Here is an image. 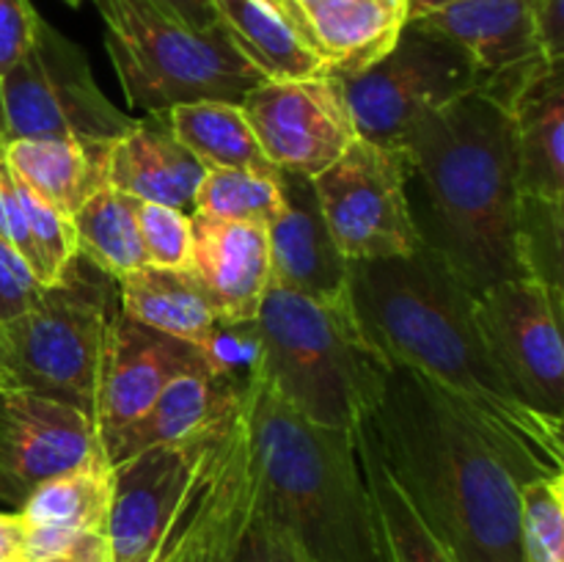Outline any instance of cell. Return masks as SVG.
<instances>
[{"mask_svg": "<svg viewBox=\"0 0 564 562\" xmlns=\"http://www.w3.org/2000/svg\"><path fill=\"white\" fill-rule=\"evenodd\" d=\"M220 428H224V424H220ZM202 474H198V479L193 483L180 516L174 518V523H171L169 532H165L163 543H160L152 562H198V534H202Z\"/></svg>", "mask_w": 564, "mask_h": 562, "instance_id": "36", "label": "cell"}, {"mask_svg": "<svg viewBox=\"0 0 564 562\" xmlns=\"http://www.w3.org/2000/svg\"><path fill=\"white\" fill-rule=\"evenodd\" d=\"M25 523L17 512H0V562H20Z\"/></svg>", "mask_w": 564, "mask_h": 562, "instance_id": "40", "label": "cell"}, {"mask_svg": "<svg viewBox=\"0 0 564 562\" xmlns=\"http://www.w3.org/2000/svg\"><path fill=\"white\" fill-rule=\"evenodd\" d=\"M350 303L386 361L435 386L488 439L518 485L564 474L562 422L512 391L485 345L474 292L433 248L350 262Z\"/></svg>", "mask_w": 564, "mask_h": 562, "instance_id": "1", "label": "cell"}, {"mask_svg": "<svg viewBox=\"0 0 564 562\" xmlns=\"http://www.w3.org/2000/svg\"><path fill=\"white\" fill-rule=\"evenodd\" d=\"M518 193L564 198V69L540 64L507 102Z\"/></svg>", "mask_w": 564, "mask_h": 562, "instance_id": "21", "label": "cell"}, {"mask_svg": "<svg viewBox=\"0 0 564 562\" xmlns=\"http://www.w3.org/2000/svg\"><path fill=\"white\" fill-rule=\"evenodd\" d=\"M281 187L284 209L268 226L270 287L317 301H341L350 295V262L330 237L314 182L281 171Z\"/></svg>", "mask_w": 564, "mask_h": 562, "instance_id": "17", "label": "cell"}, {"mask_svg": "<svg viewBox=\"0 0 564 562\" xmlns=\"http://www.w3.org/2000/svg\"><path fill=\"white\" fill-rule=\"evenodd\" d=\"M516 262L521 279L564 303V198L518 193Z\"/></svg>", "mask_w": 564, "mask_h": 562, "instance_id": "29", "label": "cell"}, {"mask_svg": "<svg viewBox=\"0 0 564 562\" xmlns=\"http://www.w3.org/2000/svg\"><path fill=\"white\" fill-rule=\"evenodd\" d=\"M527 562H564V474L518 485Z\"/></svg>", "mask_w": 564, "mask_h": 562, "instance_id": "32", "label": "cell"}, {"mask_svg": "<svg viewBox=\"0 0 564 562\" xmlns=\"http://www.w3.org/2000/svg\"><path fill=\"white\" fill-rule=\"evenodd\" d=\"M364 435L455 562H527L518 483L482 433L413 369L391 364Z\"/></svg>", "mask_w": 564, "mask_h": 562, "instance_id": "2", "label": "cell"}, {"mask_svg": "<svg viewBox=\"0 0 564 562\" xmlns=\"http://www.w3.org/2000/svg\"><path fill=\"white\" fill-rule=\"evenodd\" d=\"M240 108L264 158L279 171L308 180L358 138L345 88L334 75L262 80L240 99Z\"/></svg>", "mask_w": 564, "mask_h": 562, "instance_id": "12", "label": "cell"}, {"mask_svg": "<svg viewBox=\"0 0 564 562\" xmlns=\"http://www.w3.org/2000/svg\"><path fill=\"white\" fill-rule=\"evenodd\" d=\"M474 314L496 367L532 411L564 417V303L529 279H507L474 295Z\"/></svg>", "mask_w": 564, "mask_h": 562, "instance_id": "11", "label": "cell"}, {"mask_svg": "<svg viewBox=\"0 0 564 562\" xmlns=\"http://www.w3.org/2000/svg\"><path fill=\"white\" fill-rule=\"evenodd\" d=\"M413 20L460 44L485 77L543 55L532 0H449Z\"/></svg>", "mask_w": 564, "mask_h": 562, "instance_id": "23", "label": "cell"}, {"mask_svg": "<svg viewBox=\"0 0 564 562\" xmlns=\"http://www.w3.org/2000/svg\"><path fill=\"white\" fill-rule=\"evenodd\" d=\"M116 284L121 314L193 345L215 369L251 372L257 361L253 323H229L191 270L147 264Z\"/></svg>", "mask_w": 564, "mask_h": 562, "instance_id": "15", "label": "cell"}, {"mask_svg": "<svg viewBox=\"0 0 564 562\" xmlns=\"http://www.w3.org/2000/svg\"><path fill=\"white\" fill-rule=\"evenodd\" d=\"M339 80L356 136L402 152L424 116L482 88L485 75L460 44L408 20L389 53Z\"/></svg>", "mask_w": 564, "mask_h": 562, "instance_id": "8", "label": "cell"}, {"mask_svg": "<svg viewBox=\"0 0 564 562\" xmlns=\"http://www.w3.org/2000/svg\"><path fill=\"white\" fill-rule=\"evenodd\" d=\"M102 562H108V560H102Z\"/></svg>", "mask_w": 564, "mask_h": 562, "instance_id": "45", "label": "cell"}, {"mask_svg": "<svg viewBox=\"0 0 564 562\" xmlns=\"http://www.w3.org/2000/svg\"><path fill=\"white\" fill-rule=\"evenodd\" d=\"M204 165L171 132L165 114H147L108 149V185L141 202L193 215Z\"/></svg>", "mask_w": 564, "mask_h": 562, "instance_id": "20", "label": "cell"}, {"mask_svg": "<svg viewBox=\"0 0 564 562\" xmlns=\"http://www.w3.org/2000/svg\"><path fill=\"white\" fill-rule=\"evenodd\" d=\"M110 143L77 141V138H14L3 141L11 171L42 202L75 218L77 209L108 187Z\"/></svg>", "mask_w": 564, "mask_h": 562, "instance_id": "24", "label": "cell"}, {"mask_svg": "<svg viewBox=\"0 0 564 562\" xmlns=\"http://www.w3.org/2000/svg\"><path fill=\"white\" fill-rule=\"evenodd\" d=\"M312 182L347 262L411 257L424 246L408 196V158L400 149L356 138Z\"/></svg>", "mask_w": 564, "mask_h": 562, "instance_id": "10", "label": "cell"}, {"mask_svg": "<svg viewBox=\"0 0 564 562\" xmlns=\"http://www.w3.org/2000/svg\"><path fill=\"white\" fill-rule=\"evenodd\" d=\"M127 105L160 114L174 105L240 102L264 80L220 25L196 31L152 0H94Z\"/></svg>", "mask_w": 564, "mask_h": 562, "instance_id": "6", "label": "cell"}, {"mask_svg": "<svg viewBox=\"0 0 564 562\" xmlns=\"http://www.w3.org/2000/svg\"><path fill=\"white\" fill-rule=\"evenodd\" d=\"M39 20L31 0H0V77L31 47Z\"/></svg>", "mask_w": 564, "mask_h": 562, "instance_id": "37", "label": "cell"}, {"mask_svg": "<svg viewBox=\"0 0 564 562\" xmlns=\"http://www.w3.org/2000/svg\"><path fill=\"white\" fill-rule=\"evenodd\" d=\"M257 496L312 562H389L356 433L314 424L248 372Z\"/></svg>", "mask_w": 564, "mask_h": 562, "instance_id": "4", "label": "cell"}, {"mask_svg": "<svg viewBox=\"0 0 564 562\" xmlns=\"http://www.w3.org/2000/svg\"><path fill=\"white\" fill-rule=\"evenodd\" d=\"M358 455H361L364 474H367L369 490H372L375 510H378L380 532H383L386 551H389V562H455L438 543L433 534L422 527L416 512L411 510L402 490L397 488L391 474L386 472L383 461L367 435L356 430Z\"/></svg>", "mask_w": 564, "mask_h": 562, "instance_id": "30", "label": "cell"}, {"mask_svg": "<svg viewBox=\"0 0 564 562\" xmlns=\"http://www.w3.org/2000/svg\"><path fill=\"white\" fill-rule=\"evenodd\" d=\"M218 25L264 80L328 75L323 58L268 0H213Z\"/></svg>", "mask_w": 564, "mask_h": 562, "instance_id": "25", "label": "cell"}, {"mask_svg": "<svg viewBox=\"0 0 564 562\" xmlns=\"http://www.w3.org/2000/svg\"><path fill=\"white\" fill-rule=\"evenodd\" d=\"M132 213H135L147 264H152V268L187 270L193 246L191 215L182 213V209L165 207V204L141 202V198H132Z\"/></svg>", "mask_w": 564, "mask_h": 562, "instance_id": "33", "label": "cell"}, {"mask_svg": "<svg viewBox=\"0 0 564 562\" xmlns=\"http://www.w3.org/2000/svg\"><path fill=\"white\" fill-rule=\"evenodd\" d=\"M444 3H449V0H408V20L427 14V11L438 9V6Z\"/></svg>", "mask_w": 564, "mask_h": 562, "instance_id": "42", "label": "cell"}, {"mask_svg": "<svg viewBox=\"0 0 564 562\" xmlns=\"http://www.w3.org/2000/svg\"><path fill=\"white\" fill-rule=\"evenodd\" d=\"M270 6H273L275 11H279L281 17H284L286 22H290L292 28H295L297 33H301V39L303 42L308 44V31H306V22H303V17H301V9H297L295 6V0H268ZM308 47H312V44H308ZM314 50V47H312Z\"/></svg>", "mask_w": 564, "mask_h": 562, "instance_id": "41", "label": "cell"}, {"mask_svg": "<svg viewBox=\"0 0 564 562\" xmlns=\"http://www.w3.org/2000/svg\"><path fill=\"white\" fill-rule=\"evenodd\" d=\"M191 270L229 323H253L270 290L268 226L191 215Z\"/></svg>", "mask_w": 564, "mask_h": 562, "instance_id": "18", "label": "cell"}, {"mask_svg": "<svg viewBox=\"0 0 564 562\" xmlns=\"http://www.w3.org/2000/svg\"><path fill=\"white\" fill-rule=\"evenodd\" d=\"M77 240V257L91 268L119 281L135 270L147 268L141 235H138L132 198L116 187H102L94 193L72 218Z\"/></svg>", "mask_w": 564, "mask_h": 562, "instance_id": "28", "label": "cell"}, {"mask_svg": "<svg viewBox=\"0 0 564 562\" xmlns=\"http://www.w3.org/2000/svg\"><path fill=\"white\" fill-rule=\"evenodd\" d=\"M0 141H3V105H0Z\"/></svg>", "mask_w": 564, "mask_h": 562, "instance_id": "43", "label": "cell"}, {"mask_svg": "<svg viewBox=\"0 0 564 562\" xmlns=\"http://www.w3.org/2000/svg\"><path fill=\"white\" fill-rule=\"evenodd\" d=\"M408 180L419 182L427 224L419 235L477 295L521 279L516 262V149L510 114L471 91L424 116L405 143Z\"/></svg>", "mask_w": 564, "mask_h": 562, "instance_id": "3", "label": "cell"}, {"mask_svg": "<svg viewBox=\"0 0 564 562\" xmlns=\"http://www.w3.org/2000/svg\"><path fill=\"white\" fill-rule=\"evenodd\" d=\"M308 44L334 77H350L386 55L408 22V0H295Z\"/></svg>", "mask_w": 564, "mask_h": 562, "instance_id": "22", "label": "cell"}, {"mask_svg": "<svg viewBox=\"0 0 564 562\" xmlns=\"http://www.w3.org/2000/svg\"><path fill=\"white\" fill-rule=\"evenodd\" d=\"M3 141L77 138L108 143L138 125L94 80L80 44L39 20L31 47L0 77Z\"/></svg>", "mask_w": 564, "mask_h": 562, "instance_id": "9", "label": "cell"}, {"mask_svg": "<svg viewBox=\"0 0 564 562\" xmlns=\"http://www.w3.org/2000/svg\"><path fill=\"white\" fill-rule=\"evenodd\" d=\"M202 364L209 361L196 347L135 323L119 309L105 345L94 400V428L105 455L121 430L147 413L169 380Z\"/></svg>", "mask_w": 564, "mask_h": 562, "instance_id": "16", "label": "cell"}, {"mask_svg": "<svg viewBox=\"0 0 564 562\" xmlns=\"http://www.w3.org/2000/svg\"><path fill=\"white\" fill-rule=\"evenodd\" d=\"M44 284L20 251L0 240V325L31 312L42 298Z\"/></svg>", "mask_w": 564, "mask_h": 562, "instance_id": "35", "label": "cell"}, {"mask_svg": "<svg viewBox=\"0 0 564 562\" xmlns=\"http://www.w3.org/2000/svg\"><path fill=\"white\" fill-rule=\"evenodd\" d=\"M110 505V466L105 457L83 468L58 474L28 494L17 507L25 527L102 532Z\"/></svg>", "mask_w": 564, "mask_h": 562, "instance_id": "27", "label": "cell"}, {"mask_svg": "<svg viewBox=\"0 0 564 562\" xmlns=\"http://www.w3.org/2000/svg\"><path fill=\"white\" fill-rule=\"evenodd\" d=\"M220 424L191 444L152 446L110 466V505L105 523L110 562H152L202 474Z\"/></svg>", "mask_w": 564, "mask_h": 562, "instance_id": "13", "label": "cell"}, {"mask_svg": "<svg viewBox=\"0 0 564 562\" xmlns=\"http://www.w3.org/2000/svg\"><path fill=\"white\" fill-rule=\"evenodd\" d=\"M246 391L248 375L215 369L213 364L187 369L169 380L141 419L121 430L105 461L108 466H116L152 446L191 444L204 439L242 406Z\"/></svg>", "mask_w": 564, "mask_h": 562, "instance_id": "19", "label": "cell"}, {"mask_svg": "<svg viewBox=\"0 0 564 562\" xmlns=\"http://www.w3.org/2000/svg\"><path fill=\"white\" fill-rule=\"evenodd\" d=\"M99 457L105 452L91 417L33 391L0 389V494L11 505Z\"/></svg>", "mask_w": 564, "mask_h": 562, "instance_id": "14", "label": "cell"}, {"mask_svg": "<svg viewBox=\"0 0 564 562\" xmlns=\"http://www.w3.org/2000/svg\"><path fill=\"white\" fill-rule=\"evenodd\" d=\"M281 209H284L281 171L262 174L248 169H207L196 191L193 213L270 226Z\"/></svg>", "mask_w": 564, "mask_h": 562, "instance_id": "31", "label": "cell"}, {"mask_svg": "<svg viewBox=\"0 0 564 562\" xmlns=\"http://www.w3.org/2000/svg\"><path fill=\"white\" fill-rule=\"evenodd\" d=\"M152 3L196 31H209L218 25L213 0H152Z\"/></svg>", "mask_w": 564, "mask_h": 562, "instance_id": "39", "label": "cell"}, {"mask_svg": "<svg viewBox=\"0 0 564 562\" xmlns=\"http://www.w3.org/2000/svg\"><path fill=\"white\" fill-rule=\"evenodd\" d=\"M235 562H312V556L257 496Z\"/></svg>", "mask_w": 564, "mask_h": 562, "instance_id": "34", "label": "cell"}, {"mask_svg": "<svg viewBox=\"0 0 564 562\" xmlns=\"http://www.w3.org/2000/svg\"><path fill=\"white\" fill-rule=\"evenodd\" d=\"M64 3H66V6H75V9H77V6H80L83 0H64Z\"/></svg>", "mask_w": 564, "mask_h": 562, "instance_id": "44", "label": "cell"}, {"mask_svg": "<svg viewBox=\"0 0 564 562\" xmlns=\"http://www.w3.org/2000/svg\"><path fill=\"white\" fill-rule=\"evenodd\" d=\"M540 53L554 64L564 61V0H532Z\"/></svg>", "mask_w": 564, "mask_h": 562, "instance_id": "38", "label": "cell"}, {"mask_svg": "<svg viewBox=\"0 0 564 562\" xmlns=\"http://www.w3.org/2000/svg\"><path fill=\"white\" fill-rule=\"evenodd\" d=\"M119 284L75 257L31 312L0 325V389L33 391L94 419Z\"/></svg>", "mask_w": 564, "mask_h": 562, "instance_id": "7", "label": "cell"}, {"mask_svg": "<svg viewBox=\"0 0 564 562\" xmlns=\"http://www.w3.org/2000/svg\"><path fill=\"white\" fill-rule=\"evenodd\" d=\"M253 331V367L292 411L350 433L367 422L391 364L358 323L350 295L317 301L270 287Z\"/></svg>", "mask_w": 564, "mask_h": 562, "instance_id": "5", "label": "cell"}, {"mask_svg": "<svg viewBox=\"0 0 564 562\" xmlns=\"http://www.w3.org/2000/svg\"><path fill=\"white\" fill-rule=\"evenodd\" d=\"M163 114L171 132L204 169H248L279 174V169L264 158L240 102L204 99V102L174 105Z\"/></svg>", "mask_w": 564, "mask_h": 562, "instance_id": "26", "label": "cell"}]
</instances>
